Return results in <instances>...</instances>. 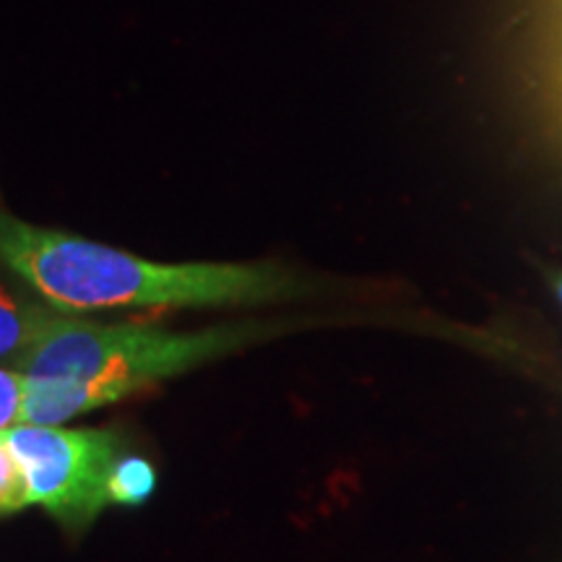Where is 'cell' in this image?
Here are the masks:
<instances>
[{
  "label": "cell",
  "instance_id": "8992f818",
  "mask_svg": "<svg viewBox=\"0 0 562 562\" xmlns=\"http://www.w3.org/2000/svg\"><path fill=\"white\" fill-rule=\"evenodd\" d=\"M157 487L154 467L140 456L125 453L112 476V505H140L151 497Z\"/></svg>",
  "mask_w": 562,
  "mask_h": 562
},
{
  "label": "cell",
  "instance_id": "5b68a950",
  "mask_svg": "<svg viewBox=\"0 0 562 562\" xmlns=\"http://www.w3.org/2000/svg\"><path fill=\"white\" fill-rule=\"evenodd\" d=\"M55 307L32 305L0 286V362H13L58 321Z\"/></svg>",
  "mask_w": 562,
  "mask_h": 562
},
{
  "label": "cell",
  "instance_id": "3957f363",
  "mask_svg": "<svg viewBox=\"0 0 562 562\" xmlns=\"http://www.w3.org/2000/svg\"><path fill=\"white\" fill-rule=\"evenodd\" d=\"M24 469L32 505L70 531H81L112 505V476L123 459V440L94 427H47L19 422L5 430Z\"/></svg>",
  "mask_w": 562,
  "mask_h": 562
},
{
  "label": "cell",
  "instance_id": "7a4b0ae2",
  "mask_svg": "<svg viewBox=\"0 0 562 562\" xmlns=\"http://www.w3.org/2000/svg\"><path fill=\"white\" fill-rule=\"evenodd\" d=\"M290 328V321L279 318L224 323L203 331H170L144 323H94L60 313L11 368L26 378L128 381L149 389L151 383L235 355Z\"/></svg>",
  "mask_w": 562,
  "mask_h": 562
},
{
  "label": "cell",
  "instance_id": "277c9868",
  "mask_svg": "<svg viewBox=\"0 0 562 562\" xmlns=\"http://www.w3.org/2000/svg\"><path fill=\"white\" fill-rule=\"evenodd\" d=\"M144 385L128 381H91V378H26L21 422L58 427L102 406L123 402Z\"/></svg>",
  "mask_w": 562,
  "mask_h": 562
},
{
  "label": "cell",
  "instance_id": "6da1fadb",
  "mask_svg": "<svg viewBox=\"0 0 562 562\" xmlns=\"http://www.w3.org/2000/svg\"><path fill=\"white\" fill-rule=\"evenodd\" d=\"M0 263L55 311L256 307L305 300L315 281L277 261L165 263L0 211Z\"/></svg>",
  "mask_w": 562,
  "mask_h": 562
},
{
  "label": "cell",
  "instance_id": "ba28073f",
  "mask_svg": "<svg viewBox=\"0 0 562 562\" xmlns=\"http://www.w3.org/2000/svg\"><path fill=\"white\" fill-rule=\"evenodd\" d=\"M26 375L13 368H0V435L21 422Z\"/></svg>",
  "mask_w": 562,
  "mask_h": 562
},
{
  "label": "cell",
  "instance_id": "52a82bcc",
  "mask_svg": "<svg viewBox=\"0 0 562 562\" xmlns=\"http://www.w3.org/2000/svg\"><path fill=\"white\" fill-rule=\"evenodd\" d=\"M30 505L32 497L24 469H21L16 453L11 451L5 435H0V516H11V513L30 508Z\"/></svg>",
  "mask_w": 562,
  "mask_h": 562
},
{
  "label": "cell",
  "instance_id": "9c48e42d",
  "mask_svg": "<svg viewBox=\"0 0 562 562\" xmlns=\"http://www.w3.org/2000/svg\"><path fill=\"white\" fill-rule=\"evenodd\" d=\"M547 281H550L552 294L558 297V302L562 305V271H547Z\"/></svg>",
  "mask_w": 562,
  "mask_h": 562
}]
</instances>
